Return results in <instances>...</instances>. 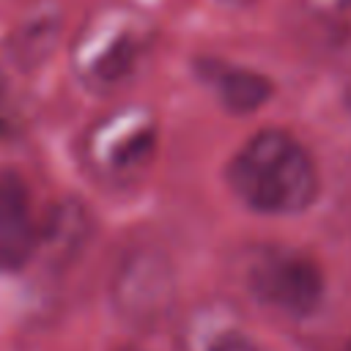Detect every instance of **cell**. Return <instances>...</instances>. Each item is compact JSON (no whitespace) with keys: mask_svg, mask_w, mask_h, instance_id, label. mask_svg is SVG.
Segmentation results:
<instances>
[{"mask_svg":"<svg viewBox=\"0 0 351 351\" xmlns=\"http://www.w3.org/2000/svg\"><path fill=\"white\" fill-rule=\"evenodd\" d=\"M178 302L176 269L167 252L154 244L129 247L110 274L112 313L137 332H156L165 326Z\"/></svg>","mask_w":351,"mask_h":351,"instance_id":"5b68a950","label":"cell"},{"mask_svg":"<svg viewBox=\"0 0 351 351\" xmlns=\"http://www.w3.org/2000/svg\"><path fill=\"white\" fill-rule=\"evenodd\" d=\"M118 351H145V348H137V346H126V348H118Z\"/></svg>","mask_w":351,"mask_h":351,"instance_id":"5bb4252c","label":"cell"},{"mask_svg":"<svg viewBox=\"0 0 351 351\" xmlns=\"http://www.w3.org/2000/svg\"><path fill=\"white\" fill-rule=\"evenodd\" d=\"M159 148V121L145 104H121L85 132L82 159L107 184H132L154 162Z\"/></svg>","mask_w":351,"mask_h":351,"instance_id":"277c9868","label":"cell"},{"mask_svg":"<svg viewBox=\"0 0 351 351\" xmlns=\"http://www.w3.org/2000/svg\"><path fill=\"white\" fill-rule=\"evenodd\" d=\"M38 219L27 181L16 170H0V274L19 271L36 252Z\"/></svg>","mask_w":351,"mask_h":351,"instance_id":"ba28073f","label":"cell"},{"mask_svg":"<svg viewBox=\"0 0 351 351\" xmlns=\"http://www.w3.org/2000/svg\"><path fill=\"white\" fill-rule=\"evenodd\" d=\"M241 282L261 307L288 321H307L326 302L321 263L288 244L252 247L241 261Z\"/></svg>","mask_w":351,"mask_h":351,"instance_id":"3957f363","label":"cell"},{"mask_svg":"<svg viewBox=\"0 0 351 351\" xmlns=\"http://www.w3.org/2000/svg\"><path fill=\"white\" fill-rule=\"evenodd\" d=\"M156 44V25L126 3H107L90 11L77 27L69 49L74 80L96 93L123 90L148 63Z\"/></svg>","mask_w":351,"mask_h":351,"instance_id":"7a4b0ae2","label":"cell"},{"mask_svg":"<svg viewBox=\"0 0 351 351\" xmlns=\"http://www.w3.org/2000/svg\"><path fill=\"white\" fill-rule=\"evenodd\" d=\"M93 236V214L77 197H60L49 206L36 230V252L44 266L60 271L80 261Z\"/></svg>","mask_w":351,"mask_h":351,"instance_id":"52a82bcc","label":"cell"},{"mask_svg":"<svg viewBox=\"0 0 351 351\" xmlns=\"http://www.w3.org/2000/svg\"><path fill=\"white\" fill-rule=\"evenodd\" d=\"M200 80L214 90L217 101L236 115L255 112L271 99V80L255 69L233 66L225 60H197Z\"/></svg>","mask_w":351,"mask_h":351,"instance_id":"9c48e42d","label":"cell"},{"mask_svg":"<svg viewBox=\"0 0 351 351\" xmlns=\"http://www.w3.org/2000/svg\"><path fill=\"white\" fill-rule=\"evenodd\" d=\"M58 36H60V8L52 3H41L22 16V22L14 27L8 41H3V47L30 74L52 55Z\"/></svg>","mask_w":351,"mask_h":351,"instance_id":"30bf717a","label":"cell"},{"mask_svg":"<svg viewBox=\"0 0 351 351\" xmlns=\"http://www.w3.org/2000/svg\"><path fill=\"white\" fill-rule=\"evenodd\" d=\"M304 8L326 22L351 19V0H304Z\"/></svg>","mask_w":351,"mask_h":351,"instance_id":"7c38bea8","label":"cell"},{"mask_svg":"<svg viewBox=\"0 0 351 351\" xmlns=\"http://www.w3.org/2000/svg\"><path fill=\"white\" fill-rule=\"evenodd\" d=\"M27 71L0 44V132L11 134L22 123V80Z\"/></svg>","mask_w":351,"mask_h":351,"instance_id":"8fae6325","label":"cell"},{"mask_svg":"<svg viewBox=\"0 0 351 351\" xmlns=\"http://www.w3.org/2000/svg\"><path fill=\"white\" fill-rule=\"evenodd\" d=\"M228 186L255 214L299 217L318 200L321 173L310 148L285 129H261L225 167Z\"/></svg>","mask_w":351,"mask_h":351,"instance_id":"6da1fadb","label":"cell"},{"mask_svg":"<svg viewBox=\"0 0 351 351\" xmlns=\"http://www.w3.org/2000/svg\"><path fill=\"white\" fill-rule=\"evenodd\" d=\"M214 3H219V5H225V8H247V5H252V3H258V0H214Z\"/></svg>","mask_w":351,"mask_h":351,"instance_id":"4fadbf2b","label":"cell"},{"mask_svg":"<svg viewBox=\"0 0 351 351\" xmlns=\"http://www.w3.org/2000/svg\"><path fill=\"white\" fill-rule=\"evenodd\" d=\"M176 346L178 351H271L244 313L225 299L189 307L176 326Z\"/></svg>","mask_w":351,"mask_h":351,"instance_id":"8992f818","label":"cell"}]
</instances>
